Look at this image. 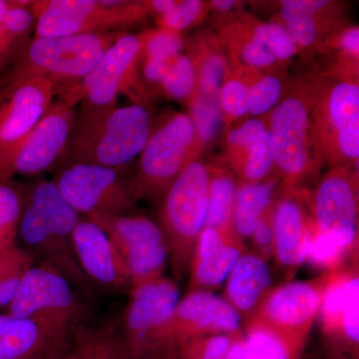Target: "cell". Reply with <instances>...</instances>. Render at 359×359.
<instances>
[{
	"label": "cell",
	"instance_id": "6da1fadb",
	"mask_svg": "<svg viewBox=\"0 0 359 359\" xmlns=\"http://www.w3.org/2000/svg\"><path fill=\"white\" fill-rule=\"evenodd\" d=\"M82 217L48 180L25 187V200L18 226V245L35 264L56 269L89 302L98 294L78 264L72 235Z\"/></svg>",
	"mask_w": 359,
	"mask_h": 359
},
{
	"label": "cell",
	"instance_id": "7a4b0ae2",
	"mask_svg": "<svg viewBox=\"0 0 359 359\" xmlns=\"http://www.w3.org/2000/svg\"><path fill=\"white\" fill-rule=\"evenodd\" d=\"M151 134L150 116L140 104L74 112L63 163H87L120 172L141 154Z\"/></svg>",
	"mask_w": 359,
	"mask_h": 359
},
{
	"label": "cell",
	"instance_id": "3957f363",
	"mask_svg": "<svg viewBox=\"0 0 359 359\" xmlns=\"http://www.w3.org/2000/svg\"><path fill=\"white\" fill-rule=\"evenodd\" d=\"M179 299L178 285L164 276L131 287L117 323L129 359H178L171 320Z\"/></svg>",
	"mask_w": 359,
	"mask_h": 359
},
{
	"label": "cell",
	"instance_id": "277c9868",
	"mask_svg": "<svg viewBox=\"0 0 359 359\" xmlns=\"http://www.w3.org/2000/svg\"><path fill=\"white\" fill-rule=\"evenodd\" d=\"M121 32L89 33L63 37H34L13 60L7 81L37 76L49 80L56 92L79 84L95 67Z\"/></svg>",
	"mask_w": 359,
	"mask_h": 359
},
{
	"label": "cell",
	"instance_id": "5b68a950",
	"mask_svg": "<svg viewBox=\"0 0 359 359\" xmlns=\"http://www.w3.org/2000/svg\"><path fill=\"white\" fill-rule=\"evenodd\" d=\"M210 174L203 163L193 160L161 198L158 224L166 241L168 263L177 280L188 275L194 248L205 228Z\"/></svg>",
	"mask_w": 359,
	"mask_h": 359
},
{
	"label": "cell",
	"instance_id": "8992f818",
	"mask_svg": "<svg viewBox=\"0 0 359 359\" xmlns=\"http://www.w3.org/2000/svg\"><path fill=\"white\" fill-rule=\"evenodd\" d=\"M48 264L28 269L6 313L35 321L67 344L74 330L94 320L91 304Z\"/></svg>",
	"mask_w": 359,
	"mask_h": 359
},
{
	"label": "cell",
	"instance_id": "52a82bcc",
	"mask_svg": "<svg viewBox=\"0 0 359 359\" xmlns=\"http://www.w3.org/2000/svg\"><path fill=\"white\" fill-rule=\"evenodd\" d=\"M196 132L190 115L177 113L151 131L141 152L138 169L126 180L130 195L138 200L161 199L167 189L194 160Z\"/></svg>",
	"mask_w": 359,
	"mask_h": 359
},
{
	"label": "cell",
	"instance_id": "ba28073f",
	"mask_svg": "<svg viewBox=\"0 0 359 359\" xmlns=\"http://www.w3.org/2000/svg\"><path fill=\"white\" fill-rule=\"evenodd\" d=\"M34 37H63L117 32L147 15L144 1L35 0Z\"/></svg>",
	"mask_w": 359,
	"mask_h": 359
},
{
	"label": "cell",
	"instance_id": "9c48e42d",
	"mask_svg": "<svg viewBox=\"0 0 359 359\" xmlns=\"http://www.w3.org/2000/svg\"><path fill=\"white\" fill-rule=\"evenodd\" d=\"M313 142L337 168H348L359 157V87L349 80H337L311 100Z\"/></svg>",
	"mask_w": 359,
	"mask_h": 359
},
{
	"label": "cell",
	"instance_id": "30bf717a",
	"mask_svg": "<svg viewBox=\"0 0 359 359\" xmlns=\"http://www.w3.org/2000/svg\"><path fill=\"white\" fill-rule=\"evenodd\" d=\"M316 320L320 359H359L358 259L332 271Z\"/></svg>",
	"mask_w": 359,
	"mask_h": 359
},
{
	"label": "cell",
	"instance_id": "8fae6325",
	"mask_svg": "<svg viewBox=\"0 0 359 359\" xmlns=\"http://www.w3.org/2000/svg\"><path fill=\"white\" fill-rule=\"evenodd\" d=\"M145 33H123L80 82L60 93L73 107L103 109L116 105L118 97L133 87L141 60Z\"/></svg>",
	"mask_w": 359,
	"mask_h": 359
},
{
	"label": "cell",
	"instance_id": "7c38bea8",
	"mask_svg": "<svg viewBox=\"0 0 359 359\" xmlns=\"http://www.w3.org/2000/svg\"><path fill=\"white\" fill-rule=\"evenodd\" d=\"M109 236L131 278L132 287L163 276L166 241L159 224L143 215L96 214L87 218Z\"/></svg>",
	"mask_w": 359,
	"mask_h": 359
},
{
	"label": "cell",
	"instance_id": "4fadbf2b",
	"mask_svg": "<svg viewBox=\"0 0 359 359\" xmlns=\"http://www.w3.org/2000/svg\"><path fill=\"white\" fill-rule=\"evenodd\" d=\"M51 181L82 218L128 214L136 203L120 172L100 165L63 163L56 166Z\"/></svg>",
	"mask_w": 359,
	"mask_h": 359
},
{
	"label": "cell",
	"instance_id": "5bb4252c",
	"mask_svg": "<svg viewBox=\"0 0 359 359\" xmlns=\"http://www.w3.org/2000/svg\"><path fill=\"white\" fill-rule=\"evenodd\" d=\"M313 236L334 243L349 256L358 255V175L337 168L325 175L311 203Z\"/></svg>",
	"mask_w": 359,
	"mask_h": 359
},
{
	"label": "cell",
	"instance_id": "9a60e30c",
	"mask_svg": "<svg viewBox=\"0 0 359 359\" xmlns=\"http://www.w3.org/2000/svg\"><path fill=\"white\" fill-rule=\"evenodd\" d=\"M332 271H323L311 280H292L271 287L250 321L308 342Z\"/></svg>",
	"mask_w": 359,
	"mask_h": 359
},
{
	"label": "cell",
	"instance_id": "2e32d148",
	"mask_svg": "<svg viewBox=\"0 0 359 359\" xmlns=\"http://www.w3.org/2000/svg\"><path fill=\"white\" fill-rule=\"evenodd\" d=\"M76 108L59 99L51 104L7 161L0 181L36 176L57 166L72 130Z\"/></svg>",
	"mask_w": 359,
	"mask_h": 359
},
{
	"label": "cell",
	"instance_id": "e0dca14e",
	"mask_svg": "<svg viewBox=\"0 0 359 359\" xmlns=\"http://www.w3.org/2000/svg\"><path fill=\"white\" fill-rule=\"evenodd\" d=\"M275 165L289 188L304 183L311 173V116L309 100L290 96L271 110L269 122Z\"/></svg>",
	"mask_w": 359,
	"mask_h": 359
},
{
	"label": "cell",
	"instance_id": "ac0fdd59",
	"mask_svg": "<svg viewBox=\"0 0 359 359\" xmlns=\"http://www.w3.org/2000/svg\"><path fill=\"white\" fill-rule=\"evenodd\" d=\"M0 93V176L26 135L53 103L55 86L37 76L6 82Z\"/></svg>",
	"mask_w": 359,
	"mask_h": 359
},
{
	"label": "cell",
	"instance_id": "d6986e66",
	"mask_svg": "<svg viewBox=\"0 0 359 359\" xmlns=\"http://www.w3.org/2000/svg\"><path fill=\"white\" fill-rule=\"evenodd\" d=\"M289 189L271 208L273 257L283 283L292 282L306 263L313 233L311 215L304 209L299 194Z\"/></svg>",
	"mask_w": 359,
	"mask_h": 359
},
{
	"label": "cell",
	"instance_id": "ffe728a7",
	"mask_svg": "<svg viewBox=\"0 0 359 359\" xmlns=\"http://www.w3.org/2000/svg\"><path fill=\"white\" fill-rule=\"evenodd\" d=\"M78 264L97 292H128L131 278L106 231L93 221L81 218L72 235Z\"/></svg>",
	"mask_w": 359,
	"mask_h": 359
},
{
	"label": "cell",
	"instance_id": "44dd1931",
	"mask_svg": "<svg viewBox=\"0 0 359 359\" xmlns=\"http://www.w3.org/2000/svg\"><path fill=\"white\" fill-rule=\"evenodd\" d=\"M178 344L195 337L233 334L244 330L240 316L224 297L204 290L187 292L179 299L171 320Z\"/></svg>",
	"mask_w": 359,
	"mask_h": 359
},
{
	"label": "cell",
	"instance_id": "7402d4cb",
	"mask_svg": "<svg viewBox=\"0 0 359 359\" xmlns=\"http://www.w3.org/2000/svg\"><path fill=\"white\" fill-rule=\"evenodd\" d=\"M245 250L244 241L236 231L203 229L194 248L187 292L218 290Z\"/></svg>",
	"mask_w": 359,
	"mask_h": 359
},
{
	"label": "cell",
	"instance_id": "603a6c76",
	"mask_svg": "<svg viewBox=\"0 0 359 359\" xmlns=\"http://www.w3.org/2000/svg\"><path fill=\"white\" fill-rule=\"evenodd\" d=\"M273 287L268 261L247 249L226 276L223 297L237 311L245 327Z\"/></svg>",
	"mask_w": 359,
	"mask_h": 359
},
{
	"label": "cell",
	"instance_id": "cb8c5ba5",
	"mask_svg": "<svg viewBox=\"0 0 359 359\" xmlns=\"http://www.w3.org/2000/svg\"><path fill=\"white\" fill-rule=\"evenodd\" d=\"M67 344L35 321L0 313V359H56Z\"/></svg>",
	"mask_w": 359,
	"mask_h": 359
},
{
	"label": "cell",
	"instance_id": "d4e9b609",
	"mask_svg": "<svg viewBox=\"0 0 359 359\" xmlns=\"http://www.w3.org/2000/svg\"><path fill=\"white\" fill-rule=\"evenodd\" d=\"M56 359H129L117 323H84L74 330Z\"/></svg>",
	"mask_w": 359,
	"mask_h": 359
},
{
	"label": "cell",
	"instance_id": "484cf974",
	"mask_svg": "<svg viewBox=\"0 0 359 359\" xmlns=\"http://www.w3.org/2000/svg\"><path fill=\"white\" fill-rule=\"evenodd\" d=\"M242 359H302L308 342L276 332L261 323L250 321L244 327Z\"/></svg>",
	"mask_w": 359,
	"mask_h": 359
},
{
	"label": "cell",
	"instance_id": "4316f807",
	"mask_svg": "<svg viewBox=\"0 0 359 359\" xmlns=\"http://www.w3.org/2000/svg\"><path fill=\"white\" fill-rule=\"evenodd\" d=\"M275 190L273 180L238 184L233 204V224L243 241L250 237L257 223L271 209Z\"/></svg>",
	"mask_w": 359,
	"mask_h": 359
},
{
	"label": "cell",
	"instance_id": "83f0119b",
	"mask_svg": "<svg viewBox=\"0 0 359 359\" xmlns=\"http://www.w3.org/2000/svg\"><path fill=\"white\" fill-rule=\"evenodd\" d=\"M32 1L14 0L0 26V70L13 62L34 33Z\"/></svg>",
	"mask_w": 359,
	"mask_h": 359
},
{
	"label": "cell",
	"instance_id": "f1b7e54d",
	"mask_svg": "<svg viewBox=\"0 0 359 359\" xmlns=\"http://www.w3.org/2000/svg\"><path fill=\"white\" fill-rule=\"evenodd\" d=\"M237 188V182L231 175L224 172L210 174L205 228L235 231L233 212Z\"/></svg>",
	"mask_w": 359,
	"mask_h": 359
},
{
	"label": "cell",
	"instance_id": "f546056e",
	"mask_svg": "<svg viewBox=\"0 0 359 359\" xmlns=\"http://www.w3.org/2000/svg\"><path fill=\"white\" fill-rule=\"evenodd\" d=\"M328 1L285 0L282 2L280 16L285 28L295 44L309 47L318 37V14L328 6Z\"/></svg>",
	"mask_w": 359,
	"mask_h": 359
},
{
	"label": "cell",
	"instance_id": "4dcf8cb0",
	"mask_svg": "<svg viewBox=\"0 0 359 359\" xmlns=\"http://www.w3.org/2000/svg\"><path fill=\"white\" fill-rule=\"evenodd\" d=\"M244 330L195 337L180 344L178 359H242Z\"/></svg>",
	"mask_w": 359,
	"mask_h": 359
},
{
	"label": "cell",
	"instance_id": "1f68e13d",
	"mask_svg": "<svg viewBox=\"0 0 359 359\" xmlns=\"http://www.w3.org/2000/svg\"><path fill=\"white\" fill-rule=\"evenodd\" d=\"M25 200V187L0 181V250L18 245V226Z\"/></svg>",
	"mask_w": 359,
	"mask_h": 359
},
{
	"label": "cell",
	"instance_id": "d6a6232c",
	"mask_svg": "<svg viewBox=\"0 0 359 359\" xmlns=\"http://www.w3.org/2000/svg\"><path fill=\"white\" fill-rule=\"evenodd\" d=\"M197 85V68L189 56L180 54L172 61L159 83L161 89L175 100L192 99Z\"/></svg>",
	"mask_w": 359,
	"mask_h": 359
},
{
	"label": "cell",
	"instance_id": "836d02e7",
	"mask_svg": "<svg viewBox=\"0 0 359 359\" xmlns=\"http://www.w3.org/2000/svg\"><path fill=\"white\" fill-rule=\"evenodd\" d=\"M34 264L32 256L18 245L9 250L6 268L0 276V311H6L11 306L25 273Z\"/></svg>",
	"mask_w": 359,
	"mask_h": 359
},
{
	"label": "cell",
	"instance_id": "e575fe53",
	"mask_svg": "<svg viewBox=\"0 0 359 359\" xmlns=\"http://www.w3.org/2000/svg\"><path fill=\"white\" fill-rule=\"evenodd\" d=\"M275 166L271 133L266 129L247 156L242 166L238 169L242 182L241 183H257L268 178L271 169Z\"/></svg>",
	"mask_w": 359,
	"mask_h": 359
},
{
	"label": "cell",
	"instance_id": "d590c367",
	"mask_svg": "<svg viewBox=\"0 0 359 359\" xmlns=\"http://www.w3.org/2000/svg\"><path fill=\"white\" fill-rule=\"evenodd\" d=\"M192 99V113L190 117L195 127L196 146L197 144L209 143L215 138L221 127L222 115L219 101L205 98L200 94Z\"/></svg>",
	"mask_w": 359,
	"mask_h": 359
},
{
	"label": "cell",
	"instance_id": "8d00e7d4",
	"mask_svg": "<svg viewBox=\"0 0 359 359\" xmlns=\"http://www.w3.org/2000/svg\"><path fill=\"white\" fill-rule=\"evenodd\" d=\"M183 42L179 33L159 29L145 32L141 59L169 61L181 54Z\"/></svg>",
	"mask_w": 359,
	"mask_h": 359
},
{
	"label": "cell",
	"instance_id": "74e56055",
	"mask_svg": "<svg viewBox=\"0 0 359 359\" xmlns=\"http://www.w3.org/2000/svg\"><path fill=\"white\" fill-rule=\"evenodd\" d=\"M283 84L278 77L266 75L250 86L249 113L254 116L266 114L280 103Z\"/></svg>",
	"mask_w": 359,
	"mask_h": 359
},
{
	"label": "cell",
	"instance_id": "f35d334b",
	"mask_svg": "<svg viewBox=\"0 0 359 359\" xmlns=\"http://www.w3.org/2000/svg\"><path fill=\"white\" fill-rule=\"evenodd\" d=\"M226 72V65L223 56L215 52L208 54L197 71V84H199L200 95L218 100Z\"/></svg>",
	"mask_w": 359,
	"mask_h": 359
},
{
	"label": "cell",
	"instance_id": "ab89813d",
	"mask_svg": "<svg viewBox=\"0 0 359 359\" xmlns=\"http://www.w3.org/2000/svg\"><path fill=\"white\" fill-rule=\"evenodd\" d=\"M259 39H263L276 61H287L294 57L297 51V45L285 29L278 23H259L254 28Z\"/></svg>",
	"mask_w": 359,
	"mask_h": 359
},
{
	"label": "cell",
	"instance_id": "60d3db41",
	"mask_svg": "<svg viewBox=\"0 0 359 359\" xmlns=\"http://www.w3.org/2000/svg\"><path fill=\"white\" fill-rule=\"evenodd\" d=\"M203 4L199 0L175 1L166 13L158 16V25L162 29L179 33L192 26L202 13Z\"/></svg>",
	"mask_w": 359,
	"mask_h": 359
},
{
	"label": "cell",
	"instance_id": "b9f144b4",
	"mask_svg": "<svg viewBox=\"0 0 359 359\" xmlns=\"http://www.w3.org/2000/svg\"><path fill=\"white\" fill-rule=\"evenodd\" d=\"M250 86L238 79L224 81L219 94V104L224 114L241 118L249 113Z\"/></svg>",
	"mask_w": 359,
	"mask_h": 359
},
{
	"label": "cell",
	"instance_id": "7bdbcfd3",
	"mask_svg": "<svg viewBox=\"0 0 359 359\" xmlns=\"http://www.w3.org/2000/svg\"><path fill=\"white\" fill-rule=\"evenodd\" d=\"M266 129L268 128L262 120L250 119L238 128L231 130L226 141L233 152H245L248 154Z\"/></svg>",
	"mask_w": 359,
	"mask_h": 359
},
{
	"label": "cell",
	"instance_id": "ee69618b",
	"mask_svg": "<svg viewBox=\"0 0 359 359\" xmlns=\"http://www.w3.org/2000/svg\"><path fill=\"white\" fill-rule=\"evenodd\" d=\"M241 60L252 68H266L278 62L264 40L252 30V35L240 48Z\"/></svg>",
	"mask_w": 359,
	"mask_h": 359
},
{
	"label": "cell",
	"instance_id": "f6af8a7d",
	"mask_svg": "<svg viewBox=\"0 0 359 359\" xmlns=\"http://www.w3.org/2000/svg\"><path fill=\"white\" fill-rule=\"evenodd\" d=\"M271 209L257 223L256 228L252 231V250L259 256L269 261L273 257V231L271 224Z\"/></svg>",
	"mask_w": 359,
	"mask_h": 359
},
{
	"label": "cell",
	"instance_id": "bcb514c9",
	"mask_svg": "<svg viewBox=\"0 0 359 359\" xmlns=\"http://www.w3.org/2000/svg\"><path fill=\"white\" fill-rule=\"evenodd\" d=\"M339 45L348 55H351L353 57H358L359 29L358 26L349 28L341 35Z\"/></svg>",
	"mask_w": 359,
	"mask_h": 359
},
{
	"label": "cell",
	"instance_id": "7dc6e473",
	"mask_svg": "<svg viewBox=\"0 0 359 359\" xmlns=\"http://www.w3.org/2000/svg\"><path fill=\"white\" fill-rule=\"evenodd\" d=\"M212 4L219 11H228L235 6L236 2L233 0H219V1H212Z\"/></svg>",
	"mask_w": 359,
	"mask_h": 359
},
{
	"label": "cell",
	"instance_id": "c3c4849f",
	"mask_svg": "<svg viewBox=\"0 0 359 359\" xmlns=\"http://www.w3.org/2000/svg\"><path fill=\"white\" fill-rule=\"evenodd\" d=\"M13 1L14 0H0V26H1L6 11H8L9 7L13 6Z\"/></svg>",
	"mask_w": 359,
	"mask_h": 359
},
{
	"label": "cell",
	"instance_id": "681fc988",
	"mask_svg": "<svg viewBox=\"0 0 359 359\" xmlns=\"http://www.w3.org/2000/svg\"><path fill=\"white\" fill-rule=\"evenodd\" d=\"M11 249L0 250V276H1L2 273H4V268H6L7 259H8L9 250Z\"/></svg>",
	"mask_w": 359,
	"mask_h": 359
},
{
	"label": "cell",
	"instance_id": "f907efd6",
	"mask_svg": "<svg viewBox=\"0 0 359 359\" xmlns=\"http://www.w3.org/2000/svg\"><path fill=\"white\" fill-rule=\"evenodd\" d=\"M0 93H1V91H0Z\"/></svg>",
	"mask_w": 359,
	"mask_h": 359
}]
</instances>
